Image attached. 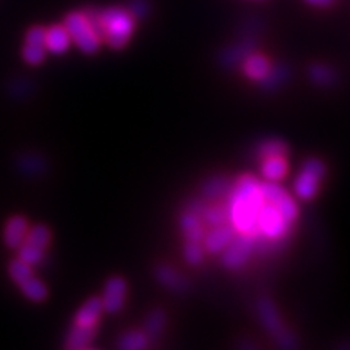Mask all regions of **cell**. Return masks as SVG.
I'll use <instances>...</instances> for the list:
<instances>
[{
	"label": "cell",
	"instance_id": "cell-1",
	"mask_svg": "<svg viewBox=\"0 0 350 350\" xmlns=\"http://www.w3.org/2000/svg\"><path fill=\"white\" fill-rule=\"evenodd\" d=\"M262 204L260 183L250 175L241 177L232 189L228 207V217L239 234L258 237L257 219Z\"/></svg>",
	"mask_w": 350,
	"mask_h": 350
},
{
	"label": "cell",
	"instance_id": "cell-2",
	"mask_svg": "<svg viewBox=\"0 0 350 350\" xmlns=\"http://www.w3.org/2000/svg\"><path fill=\"white\" fill-rule=\"evenodd\" d=\"M103 29V38L111 49H123L130 40L135 28V21L126 10L109 8L98 14Z\"/></svg>",
	"mask_w": 350,
	"mask_h": 350
},
{
	"label": "cell",
	"instance_id": "cell-3",
	"mask_svg": "<svg viewBox=\"0 0 350 350\" xmlns=\"http://www.w3.org/2000/svg\"><path fill=\"white\" fill-rule=\"evenodd\" d=\"M258 315L260 321L265 325L269 334L275 338L278 345L284 349H292L297 347V342H295V337L292 333L286 330V327L283 325L280 315L276 310L275 304H273L269 298H262L258 302Z\"/></svg>",
	"mask_w": 350,
	"mask_h": 350
},
{
	"label": "cell",
	"instance_id": "cell-4",
	"mask_svg": "<svg viewBox=\"0 0 350 350\" xmlns=\"http://www.w3.org/2000/svg\"><path fill=\"white\" fill-rule=\"evenodd\" d=\"M64 27L69 32L70 40H73L76 46L85 54H94L100 49L101 40L92 31L90 22H88L83 14L73 12L68 15L64 21Z\"/></svg>",
	"mask_w": 350,
	"mask_h": 350
},
{
	"label": "cell",
	"instance_id": "cell-5",
	"mask_svg": "<svg viewBox=\"0 0 350 350\" xmlns=\"http://www.w3.org/2000/svg\"><path fill=\"white\" fill-rule=\"evenodd\" d=\"M258 237L266 238L269 241H279L286 237L291 224L286 222L280 215L279 209L271 203L262 204L258 213Z\"/></svg>",
	"mask_w": 350,
	"mask_h": 350
},
{
	"label": "cell",
	"instance_id": "cell-6",
	"mask_svg": "<svg viewBox=\"0 0 350 350\" xmlns=\"http://www.w3.org/2000/svg\"><path fill=\"white\" fill-rule=\"evenodd\" d=\"M257 237L248 234H239L234 237L222 251V262L226 269H239L245 265L248 257L256 251Z\"/></svg>",
	"mask_w": 350,
	"mask_h": 350
},
{
	"label": "cell",
	"instance_id": "cell-7",
	"mask_svg": "<svg viewBox=\"0 0 350 350\" xmlns=\"http://www.w3.org/2000/svg\"><path fill=\"white\" fill-rule=\"evenodd\" d=\"M324 163L319 159H310L305 162L304 171L295 183V191L301 199H311L317 191V184L324 177Z\"/></svg>",
	"mask_w": 350,
	"mask_h": 350
},
{
	"label": "cell",
	"instance_id": "cell-8",
	"mask_svg": "<svg viewBox=\"0 0 350 350\" xmlns=\"http://www.w3.org/2000/svg\"><path fill=\"white\" fill-rule=\"evenodd\" d=\"M257 47V40L254 36H245L241 38L234 46L226 47L221 54H219V63H221L224 68L229 69L232 66L244 62L251 53H254Z\"/></svg>",
	"mask_w": 350,
	"mask_h": 350
},
{
	"label": "cell",
	"instance_id": "cell-9",
	"mask_svg": "<svg viewBox=\"0 0 350 350\" xmlns=\"http://www.w3.org/2000/svg\"><path fill=\"white\" fill-rule=\"evenodd\" d=\"M126 291L127 284L123 278L114 276L111 279H108L103 297L104 311L108 314H116L122 310L126 301Z\"/></svg>",
	"mask_w": 350,
	"mask_h": 350
},
{
	"label": "cell",
	"instance_id": "cell-10",
	"mask_svg": "<svg viewBox=\"0 0 350 350\" xmlns=\"http://www.w3.org/2000/svg\"><path fill=\"white\" fill-rule=\"evenodd\" d=\"M234 226L222 224L219 226H215L213 231L204 238V247L212 254L221 253V251L234 239Z\"/></svg>",
	"mask_w": 350,
	"mask_h": 350
},
{
	"label": "cell",
	"instance_id": "cell-11",
	"mask_svg": "<svg viewBox=\"0 0 350 350\" xmlns=\"http://www.w3.org/2000/svg\"><path fill=\"white\" fill-rule=\"evenodd\" d=\"M155 278L157 280L174 292L183 293L189 289V282L185 278H183L177 270H174L172 267L167 265H161L155 270Z\"/></svg>",
	"mask_w": 350,
	"mask_h": 350
},
{
	"label": "cell",
	"instance_id": "cell-12",
	"mask_svg": "<svg viewBox=\"0 0 350 350\" xmlns=\"http://www.w3.org/2000/svg\"><path fill=\"white\" fill-rule=\"evenodd\" d=\"M27 219L22 216H14L9 219V222L5 228V243L9 248H18L22 243H24L27 235Z\"/></svg>",
	"mask_w": 350,
	"mask_h": 350
},
{
	"label": "cell",
	"instance_id": "cell-13",
	"mask_svg": "<svg viewBox=\"0 0 350 350\" xmlns=\"http://www.w3.org/2000/svg\"><path fill=\"white\" fill-rule=\"evenodd\" d=\"M70 46V36L66 27L53 25L47 29L46 49L54 54H62Z\"/></svg>",
	"mask_w": 350,
	"mask_h": 350
},
{
	"label": "cell",
	"instance_id": "cell-14",
	"mask_svg": "<svg viewBox=\"0 0 350 350\" xmlns=\"http://www.w3.org/2000/svg\"><path fill=\"white\" fill-rule=\"evenodd\" d=\"M103 311H104L103 299H100V298L88 299L82 305V308L78 311V314H76L75 324H78V325H95Z\"/></svg>",
	"mask_w": 350,
	"mask_h": 350
},
{
	"label": "cell",
	"instance_id": "cell-15",
	"mask_svg": "<svg viewBox=\"0 0 350 350\" xmlns=\"http://www.w3.org/2000/svg\"><path fill=\"white\" fill-rule=\"evenodd\" d=\"M243 69L250 79L261 81L269 73L270 63L265 56H261V54L251 53L250 56L244 60Z\"/></svg>",
	"mask_w": 350,
	"mask_h": 350
},
{
	"label": "cell",
	"instance_id": "cell-16",
	"mask_svg": "<svg viewBox=\"0 0 350 350\" xmlns=\"http://www.w3.org/2000/svg\"><path fill=\"white\" fill-rule=\"evenodd\" d=\"M95 336V325H78L75 324L70 330L66 347L68 349H83L92 342Z\"/></svg>",
	"mask_w": 350,
	"mask_h": 350
},
{
	"label": "cell",
	"instance_id": "cell-17",
	"mask_svg": "<svg viewBox=\"0 0 350 350\" xmlns=\"http://www.w3.org/2000/svg\"><path fill=\"white\" fill-rule=\"evenodd\" d=\"M308 76H310L311 82H314L319 86H323V88L337 83V79H338V76L333 68H330V66H327V64H321V63L311 64L308 69Z\"/></svg>",
	"mask_w": 350,
	"mask_h": 350
},
{
	"label": "cell",
	"instance_id": "cell-18",
	"mask_svg": "<svg viewBox=\"0 0 350 350\" xmlns=\"http://www.w3.org/2000/svg\"><path fill=\"white\" fill-rule=\"evenodd\" d=\"M180 225L187 241H191V243H199V241L203 238V229H202L199 215H196L190 211L183 213L180 217Z\"/></svg>",
	"mask_w": 350,
	"mask_h": 350
},
{
	"label": "cell",
	"instance_id": "cell-19",
	"mask_svg": "<svg viewBox=\"0 0 350 350\" xmlns=\"http://www.w3.org/2000/svg\"><path fill=\"white\" fill-rule=\"evenodd\" d=\"M291 76V70L288 66L278 64L276 68H270L269 73L260 81V85L265 91L279 90L283 82H286Z\"/></svg>",
	"mask_w": 350,
	"mask_h": 350
},
{
	"label": "cell",
	"instance_id": "cell-20",
	"mask_svg": "<svg viewBox=\"0 0 350 350\" xmlns=\"http://www.w3.org/2000/svg\"><path fill=\"white\" fill-rule=\"evenodd\" d=\"M231 181L225 177H212L206 180L202 185V196L204 199L215 200L219 197L225 196L229 190H231Z\"/></svg>",
	"mask_w": 350,
	"mask_h": 350
},
{
	"label": "cell",
	"instance_id": "cell-21",
	"mask_svg": "<svg viewBox=\"0 0 350 350\" xmlns=\"http://www.w3.org/2000/svg\"><path fill=\"white\" fill-rule=\"evenodd\" d=\"M288 171L286 161L282 157H270L266 158L265 163L261 167V172L265 177L270 181H278L284 177V174Z\"/></svg>",
	"mask_w": 350,
	"mask_h": 350
},
{
	"label": "cell",
	"instance_id": "cell-22",
	"mask_svg": "<svg viewBox=\"0 0 350 350\" xmlns=\"http://www.w3.org/2000/svg\"><path fill=\"white\" fill-rule=\"evenodd\" d=\"M149 346V337L145 334V332H129L120 337L118 347L123 350H142Z\"/></svg>",
	"mask_w": 350,
	"mask_h": 350
},
{
	"label": "cell",
	"instance_id": "cell-23",
	"mask_svg": "<svg viewBox=\"0 0 350 350\" xmlns=\"http://www.w3.org/2000/svg\"><path fill=\"white\" fill-rule=\"evenodd\" d=\"M22 292H24V295L27 298H29L31 301L34 302H41L46 299L47 297V288L46 284H44L40 279H37L36 276L29 278L28 280H25L24 283L19 284Z\"/></svg>",
	"mask_w": 350,
	"mask_h": 350
},
{
	"label": "cell",
	"instance_id": "cell-24",
	"mask_svg": "<svg viewBox=\"0 0 350 350\" xmlns=\"http://www.w3.org/2000/svg\"><path fill=\"white\" fill-rule=\"evenodd\" d=\"M49 243H50V229L44 225H37L31 229L29 234L25 235V239L22 244H28L46 251Z\"/></svg>",
	"mask_w": 350,
	"mask_h": 350
},
{
	"label": "cell",
	"instance_id": "cell-25",
	"mask_svg": "<svg viewBox=\"0 0 350 350\" xmlns=\"http://www.w3.org/2000/svg\"><path fill=\"white\" fill-rule=\"evenodd\" d=\"M165 321H167V317L165 312L162 310L157 308L153 310L145 321V334L148 337H158L162 332H163V327H165Z\"/></svg>",
	"mask_w": 350,
	"mask_h": 350
},
{
	"label": "cell",
	"instance_id": "cell-26",
	"mask_svg": "<svg viewBox=\"0 0 350 350\" xmlns=\"http://www.w3.org/2000/svg\"><path fill=\"white\" fill-rule=\"evenodd\" d=\"M9 275L14 279L15 283L21 284L25 280H28L29 278L34 276V273H32L31 265H28V262H25L24 260L16 258L9 265Z\"/></svg>",
	"mask_w": 350,
	"mask_h": 350
},
{
	"label": "cell",
	"instance_id": "cell-27",
	"mask_svg": "<svg viewBox=\"0 0 350 350\" xmlns=\"http://www.w3.org/2000/svg\"><path fill=\"white\" fill-rule=\"evenodd\" d=\"M288 148L280 140H266L258 145L257 155L261 158H270V157H283L286 153Z\"/></svg>",
	"mask_w": 350,
	"mask_h": 350
},
{
	"label": "cell",
	"instance_id": "cell-28",
	"mask_svg": "<svg viewBox=\"0 0 350 350\" xmlns=\"http://www.w3.org/2000/svg\"><path fill=\"white\" fill-rule=\"evenodd\" d=\"M260 193L262 200L271 204H279L283 197L288 194L276 184H260Z\"/></svg>",
	"mask_w": 350,
	"mask_h": 350
},
{
	"label": "cell",
	"instance_id": "cell-29",
	"mask_svg": "<svg viewBox=\"0 0 350 350\" xmlns=\"http://www.w3.org/2000/svg\"><path fill=\"white\" fill-rule=\"evenodd\" d=\"M47 49L46 46H34V44H25L24 50H22V56L24 60L29 64H40L46 59Z\"/></svg>",
	"mask_w": 350,
	"mask_h": 350
},
{
	"label": "cell",
	"instance_id": "cell-30",
	"mask_svg": "<svg viewBox=\"0 0 350 350\" xmlns=\"http://www.w3.org/2000/svg\"><path fill=\"white\" fill-rule=\"evenodd\" d=\"M203 219L206 221L207 225L211 226H219L225 224L226 217H228V211H225L224 207L217 206V207H206L204 212L202 213Z\"/></svg>",
	"mask_w": 350,
	"mask_h": 350
},
{
	"label": "cell",
	"instance_id": "cell-31",
	"mask_svg": "<svg viewBox=\"0 0 350 350\" xmlns=\"http://www.w3.org/2000/svg\"><path fill=\"white\" fill-rule=\"evenodd\" d=\"M44 257V250H40L37 247H32L28 244L19 245V258L24 260L28 265H38V262Z\"/></svg>",
	"mask_w": 350,
	"mask_h": 350
},
{
	"label": "cell",
	"instance_id": "cell-32",
	"mask_svg": "<svg viewBox=\"0 0 350 350\" xmlns=\"http://www.w3.org/2000/svg\"><path fill=\"white\" fill-rule=\"evenodd\" d=\"M275 206L279 209V212L283 216L284 221L289 222V224H292L295 221V217H297V204L293 203V200L291 199L288 194L283 197L279 204H275Z\"/></svg>",
	"mask_w": 350,
	"mask_h": 350
},
{
	"label": "cell",
	"instance_id": "cell-33",
	"mask_svg": "<svg viewBox=\"0 0 350 350\" xmlns=\"http://www.w3.org/2000/svg\"><path fill=\"white\" fill-rule=\"evenodd\" d=\"M184 257L193 266L200 265L203 261V251L199 243H191V241H187V244L184 247Z\"/></svg>",
	"mask_w": 350,
	"mask_h": 350
},
{
	"label": "cell",
	"instance_id": "cell-34",
	"mask_svg": "<svg viewBox=\"0 0 350 350\" xmlns=\"http://www.w3.org/2000/svg\"><path fill=\"white\" fill-rule=\"evenodd\" d=\"M47 29L44 27H34L27 32L25 44H34V46H46Z\"/></svg>",
	"mask_w": 350,
	"mask_h": 350
},
{
	"label": "cell",
	"instance_id": "cell-35",
	"mask_svg": "<svg viewBox=\"0 0 350 350\" xmlns=\"http://www.w3.org/2000/svg\"><path fill=\"white\" fill-rule=\"evenodd\" d=\"M133 18H145L149 14V3L148 0H131L130 3V12Z\"/></svg>",
	"mask_w": 350,
	"mask_h": 350
},
{
	"label": "cell",
	"instance_id": "cell-36",
	"mask_svg": "<svg viewBox=\"0 0 350 350\" xmlns=\"http://www.w3.org/2000/svg\"><path fill=\"white\" fill-rule=\"evenodd\" d=\"M306 3L311 5V6H317V8H327L333 5L336 0H305Z\"/></svg>",
	"mask_w": 350,
	"mask_h": 350
}]
</instances>
